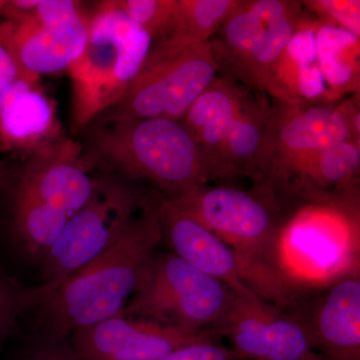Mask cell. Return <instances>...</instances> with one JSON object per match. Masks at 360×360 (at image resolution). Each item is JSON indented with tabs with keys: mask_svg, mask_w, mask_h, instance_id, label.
<instances>
[{
	"mask_svg": "<svg viewBox=\"0 0 360 360\" xmlns=\"http://www.w3.org/2000/svg\"><path fill=\"white\" fill-rule=\"evenodd\" d=\"M130 220L117 240L52 290L32 288L37 333L68 340L77 329L123 311L162 243L158 198Z\"/></svg>",
	"mask_w": 360,
	"mask_h": 360,
	"instance_id": "1",
	"label": "cell"
},
{
	"mask_svg": "<svg viewBox=\"0 0 360 360\" xmlns=\"http://www.w3.org/2000/svg\"><path fill=\"white\" fill-rule=\"evenodd\" d=\"M167 200L233 250L255 295L272 300L285 290L288 281L278 265L279 243L297 210L271 186L252 184L246 191L205 184Z\"/></svg>",
	"mask_w": 360,
	"mask_h": 360,
	"instance_id": "2",
	"label": "cell"
},
{
	"mask_svg": "<svg viewBox=\"0 0 360 360\" xmlns=\"http://www.w3.org/2000/svg\"><path fill=\"white\" fill-rule=\"evenodd\" d=\"M60 139L34 153L14 184L11 232L26 257L41 262L66 224L94 195L96 161Z\"/></svg>",
	"mask_w": 360,
	"mask_h": 360,
	"instance_id": "3",
	"label": "cell"
},
{
	"mask_svg": "<svg viewBox=\"0 0 360 360\" xmlns=\"http://www.w3.org/2000/svg\"><path fill=\"white\" fill-rule=\"evenodd\" d=\"M92 139L99 160L129 181H148L163 198H177L212 181L200 146L180 122L99 120Z\"/></svg>",
	"mask_w": 360,
	"mask_h": 360,
	"instance_id": "4",
	"label": "cell"
},
{
	"mask_svg": "<svg viewBox=\"0 0 360 360\" xmlns=\"http://www.w3.org/2000/svg\"><path fill=\"white\" fill-rule=\"evenodd\" d=\"M86 44L70 66L72 124L86 127L122 99L141 70L150 37L118 9L104 1L86 18Z\"/></svg>",
	"mask_w": 360,
	"mask_h": 360,
	"instance_id": "5",
	"label": "cell"
},
{
	"mask_svg": "<svg viewBox=\"0 0 360 360\" xmlns=\"http://www.w3.org/2000/svg\"><path fill=\"white\" fill-rule=\"evenodd\" d=\"M303 15L298 0H238L210 41L219 77L269 96L277 63Z\"/></svg>",
	"mask_w": 360,
	"mask_h": 360,
	"instance_id": "6",
	"label": "cell"
},
{
	"mask_svg": "<svg viewBox=\"0 0 360 360\" xmlns=\"http://www.w3.org/2000/svg\"><path fill=\"white\" fill-rule=\"evenodd\" d=\"M156 194L139 191L129 180L101 175L89 202L71 217L39 262L44 283L37 290L56 288L108 250Z\"/></svg>",
	"mask_w": 360,
	"mask_h": 360,
	"instance_id": "7",
	"label": "cell"
},
{
	"mask_svg": "<svg viewBox=\"0 0 360 360\" xmlns=\"http://www.w3.org/2000/svg\"><path fill=\"white\" fill-rule=\"evenodd\" d=\"M234 295L174 253H158L123 314L196 333L219 321Z\"/></svg>",
	"mask_w": 360,
	"mask_h": 360,
	"instance_id": "8",
	"label": "cell"
},
{
	"mask_svg": "<svg viewBox=\"0 0 360 360\" xmlns=\"http://www.w3.org/2000/svg\"><path fill=\"white\" fill-rule=\"evenodd\" d=\"M359 96L330 104L271 99L262 181L278 188L300 163L340 142L360 143ZM259 182V184H260Z\"/></svg>",
	"mask_w": 360,
	"mask_h": 360,
	"instance_id": "9",
	"label": "cell"
},
{
	"mask_svg": "<svg viewBox=\"0 0 360 360\" xmlns=\"http://www.w3.org/2000/svg\"><path fill=\"white\" fill-rule=\"evenodd\" d=\"M217 77L210 42L194 46L174 58L143 65L122 99L99 120L162 118L180 122Z\"/></svg>",
	"mask_w": 360,
	"mask_h": 360,
	"instance_id": "10",
	"label": "cell"
},
{
	"mask_svg": "<svg viewBox=\"0 0 360 360\" xmlns=\"http://www.w3.org/2000/svg\"><path fill=\"white\" fill-rule=\"evenodd\" d=\"M208 329L229 341L239 360H323L291 315L255 293H236Z\"/></svg>",
	"mask_w": 360,
	"mask_h": 360,
	"instance_id": "11",
	"label": "cell"
},
{
	"mask_svg": "<svg viewBox=\"0 0 360 360\" xmlns=\"http://www.w3.org/2000/svg\"><path fill=\"white\" fill-rule=\"evenodd\" d=\"M281 309L300 323L322 359L360 360L359 270L304 286Z\"/></svg>",
	"mask_w": 360,
	"mask_h": 360,
	"instance_id": "12",
	"label": "cell"
},
{
	"mask_svg": "<svg viewBox=\"0 0 360 360\" xmlns=\"http://www.w3.org/2000/svg\"><path fill=\"white\" fill-rule=\"evenodd\" d=\"M13 25L14 52L32 82L44 73L68 70L86 44V18L70 0H37L32 13Z\"/></svg>",
	"mask_w": 360,
	"mask_h": 360,
	"instance_id": "13",
	"label": "cell"
},
{
	"mask_svg": "<svg viewBox=\"0 0 360 360\" xmlns=\"http://www.w3.org/2000/svg\"><path fill=\"white\" fill-rule=\"evenodd\" d=\"M219 340L210 329L186 331L120 314L68 336L75 360H156L180 348Z\"/></svg>",
	"mask_w": 360,
	"mask_h": 360,
	"instance_id": "14",
	"label": "cell"
},
{
	"mask_svg": "<svg viewBox=\"0 0 360 360\" xmlns=\"http://www.w3.org/2000/svg\"><path fill=\"white\" fill-rule=\"evenodd\" d=\"M158 213L162 243H167L170 252L238 295L255 293L246 283L240 258L221 239L163 196L158 198Z\"/></svg>",
	"mask_w": 360,
	"mask_h": 360,
	"instance_id": "15",
	"label": "cell"
},
{
	"mask_svg": "<svg viewBox=\"0 0 360 360\" xmlns=\"http://www.w3.org/2000/svg\"><path fill=\"white\" fill-rule=\"evenodd\" d=\"M35 84L20 78L0 96V150L32 155L60 141L56 110Z\"/></svg>",
	"mask_w": 360,
	"mask_h": 360,
	"instance_id": "16",
	"label": "cell"
},
{
	"mask_svg": "<svg viewBox=\"0 0 360 360\" xmlns=\"http://www.w3.org/2000/svg\"><path fill=\"white\" fill-rule=\"evenodd\" d=\"M255 94L219 75L180 120L200 146L212 181L219 179L220 158L229 130Z\"/></svg>",
	"mask_w": 360,
	"mask_h": 360,
	"instance_id": "17",
	"label": "cell"
},
{
	"mask_svg": "<svg viewBox=\"0 0 360 360\" xmlns=\"http://www.w3.org/2000/svg\"><path fill=\"white\" fill-rule=\"evenodd\" d=\"M317 26L300 23L277 63L270 98L304 104H330L342 99L329 89L317 60Z\"/></svg>",
	"mask_w": 360,
	"mask_h": 360,
	"instance_id": "18",
	"label": "cell"
},
{
	"mask_svg": "<svg viewBox=\"0 0 360 360\" xmlns=\"http://www.w3.org/2000/svg\"><path fill=\"white\" fill-rule=\"evenodd\" d=\"M271 108L267 94H253L227 135L219 161V179L246 176L252 184L262 181V155Z\"/></svg>",
	"mask_w": 360,
	"mask_h": 360,
	"instance_id": "19",
	"label": "cell"
},
{
	"mask_svg": "<svg viewBox=\"0 0 360 360\" xmlns=\"http://www.w3.org/2000/svg\"><path fill=\"white\" fill-rule=\"evenodd\" d=\"M238 0H177L167 32L151 42L143 65L174 58L198 45L210 42Z\"/></svg>",
	"mask_w": 360,
	"mask_h": 360,
	"instance_id": "20",
	"label": "cell"
},
{
	"mask_svg": "<svg viewBox=\"0 0 360 360\" xmlns=\"http://www.w3.org/2000/svg\"><path fill=\"white\" fill-rule=\"evenodd\" d=\"M315 47L329 89L340 98L347 94L359 96V37L319 23L315 32Z\"/></svg>",
	"mask_w": 360,
	"mask_h": 360,
	"instance_id": "21",
	"label": "cell"
},
{
	"mask_svg": "<svg viewBox=\"0 0 360 360\" xmlns=\"http://www.w3.org/2000/svg\"><path fill=\"white\" fill-rule=\"evenodd\" d=\"M115 4L153 41L169 27L177 0H118Z\"/></svg>",
	"mask_w": 360,
	"mask_h": 360,
	"instance_id": "22",
	"label": "cell"
},
{
	"mask_svg": "<svg viewBox=\"0 0 360 360\" xmlns=\"http://www.w3.org/2000/svg\"><path fill=\"white\" fill-rule=\"evenodd\" d=\"M32 307V288H25L0 269V349L13 335L21 315Z\"/></svg>",
	"mask_w": 360,
	"mask_h": 360,
	"instance_id": "23",
	"label": "cell"
},
{
	"mask_svg": "<svg viewBox=\"0 0 360 360\" xmlns=\"http://www.w3.org/2000/svg\"><path fill=\"white\" fill-rule=\"evenodd\" d=\"M302 4L319 18L321 25L335 26L359 37V0H307Z\"/></svg>",
	"mask_w": 360,
	"mask_h": 360,
	"instance_id": "24",
	"label": "cell"
},
{
	"mask_svg": "<svg viewBox=\"0 0 360 360\" xmlns=\"http://www.w3.org/2000/svg\"><path fill=\"white\" fill-rule=\"evenodd\" d=\"M14 360H75L68 340L35 333Z\"/></svg>",
	"mask_w": 360,
	"mask_h": 360,
	"instance_id": "25",
	"label": "cell"
},
{
	"mask_svg": "<svg viewBox=\"0 0 360 360\" xmlns=\"http://www.w3.org/2000/svg\"><path fill=\"white\" fill-rule=\"evenodd\" d=\"M13 27V21L4 20L0 22V96L9 85L20 78L27 79L21 70L14 52Z\"/></svg>",
	"mask_w": 360,
	"mask_h": 360,
	"instance_id": "26",
	"label": "cell"
},
{
	"mask_svg": "<svg viewBox=\"0 0 360 360\" xmlns=\"http://www.w3.org/2000/svg\"><path fill=\"white\" fill-rule=\"evenodd\" d=\"M156 360H239L231 348L220 340L202 341L180 348Z\"/></svg>",
	"mask_w": 360,
	"mask_h": 360,
	"instance_id": "27",
	"label": "cell"
},
{
	"mask_svg": "<svg viewBox=\"0 0 360 360\" xmlns=\"http://www.w3.org/2000/svg\"><path fill=\"white\" fill-rule=\"evenodd\" d=\"M9 179H11V172L4 163L0 162V193L6 188Z\"/></svg>",
	"mask_w": 360,
	"mask_h": 360,
	"instance_id": "28",
	"label": "cell"
},
{
	"mask_svg": "<svg viewBox=\"0 0 360 360\" xmlns=\"http://www.w3.org/2000/svg\"><path fill=\"white\" fill-rule=\"evenodd\" d=\"M4 0H0V8H1V6H4Z\"/></svg>",
	"mask_w": 360,
	"mask_h": 360,
	"instance_id": "29",
	"label": "cell"
}]
</instances>
